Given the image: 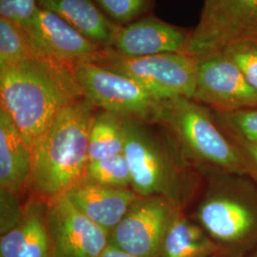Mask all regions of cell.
<instances>
[{
  "instance_id": "1",
  "label": "cell",
  "mask_w": 257,
  "mask_h": 257,
  "mask_svg": "<svg viewBox=\"0 0 257 257\" xmlns=\"http://www.w3.org/2000/svg\"><path fill=\"white\" fill-rule=\"evenodd\" d=\"M36 51L26 61L0 68V108L31 148L65 109L85 97L74 69Z\"/></svg>"
},
{
  "instance_id": "2",
  "label": "cell",
  "mask_w": 257,
  "mask_h": 257,
  "mask_svg": "<svg viewBox=\"0 0 257 257\" xmlns=\"http://www.w3.org/2000/svg\"><path fill=\"white\" fill-rule=\"evenodd\" d=\"M96 111L84 97L65 109L33 145L28 188L33 197L55 202L85 177L89 133Z\"/></svg>"
},
{
  "instance_id": "3",
  "label": "cell",
  "mask_w": 257,
  "mask_h": 257,
  "mask_svg": "<svg viewBox=\"0 0 257 257\" xmlns=\"http://www.w3.org/2000/svg\"><path fill=\"white\" fill-rule=\"evenodd\" d=\"M154 124L175 140L188 163L213 175H248L251 170L238 145L221 128L211 110L198 102L176 97L161 102Z\"/></svg>"
},
{
  "instance_id": "4",
  "label": "cell",
  "mask_w": 257,
  "mask_h": 257,
  "mask_svg": "<svg viewBox=\"0 0 257 257\" xmlns=\"http://www.w3.org/2000/svg\"><path fill=\"white\" fill-rule=\"evenodd\" d=\"M149 125L125 118L132 189L140 197H163L180 209L192 188L189 163L167 132L156 133Z\"/></svg>"
},
{
  "instance_id": "5",
  "label": "cell",
  "mask_w": 257,
  "mask_h": 257,
  "mask_svg": "<svg viewBox=\"0 0 257 257\" xmlns=\"http://www.w3.org/2000/svg\"><path fill=\"white\" fill-rule=\"evenodd\" d=\"M199 204L198 224L217 245L236 246L257 237V187L245 175H214Z\"/></svg>"
},
{
  "instance_id": "6",
  "label": "cell",
  "mask_w": 257,
  "mask_h": 257,
  "mask_svg": "<svg viewBox=\"0 0 257 257\" xmlns=\"http://www.w3.org/2000/svg\"><path fill=\"white\" fill-rule=\"evenodd\" d=\"M74 72L85 98L97 110L154 124L162 100L135 79L100 65H81Z\"/></svg>"
},
{
  "instance_id": "7",
  "label": "cell",
  "mask_w": 257,
  "mask_h": 257,
  "mask_svg": "<svg viewBox=\"0 0 257 257\" xmlns=\"http://www.w3.org/2000/svg\"><path fill=\"white\" fill-rule=\"evenodd\" d=\"M96 65L135 79L159 100L193 99L196 78L194 55L175 53L128 57L108 48L106 58Z\"/></svg>"
},
{
  "instance_id": "8",
  "label": "cell",
  "mask_w": 257,
  "mask_h": 257,
  "mask_svg": "<svg viewBox=\"0 0 257 257\" xmlns=\"http://www.w3.org/2000/svg\"><path fill=\"white\" fill-rule=\"evenodd\" d=\"M244 41H257V0H205L189 54L221 52Z\"/></svg>"
},
{
  "instance_id": "9",
  "label": "cell",
  "mask_w": 257,
  "mask_h": 257,
  "mask_svg": "<svg viewBox=\"0 0 257 257\" xmlns=\"http://www.w3.org/2000/svg\"><path fill=\"white\" fill-rule=\"evenodd\" d=\"M193 99L222 113L257 107L256 91L223 51L196 55Z\"/></svg>"
},
{
  "instance_id": "10",
  "label": "cell",
  "mask_w": 257,
  "mask_h": 257,
  "mask_svg": "<svg viewBox=\"0 0 257 257\" xmlns=\"http://www.w3.org/2000/svg\"><path fill=\"white\" fill-rule=\"evenodd\" d=\"M179 208L163 197H138L110 231L109 244L139 257H158L170 222Z\"/></svg>"
},
{
  "instance_id": "11",
  "label": "cell",
  "mask_w": 257,
  "mask_h": 257,
  "mask_svg": "<svg viewBox=\"0 0 257 257\" xmlns=\"http://www.w3.org/2000/svg\"><path fill=\"white\" fill-rule=\"evenodd\" d=\"M37 51L73 69L85 64H99L108 48L98 45L54 13L40 8L27 28Z\"/></svg>"
},
{
  "instance_id": "12",
  "label": "cell",
  "mask_w": 257,
  "mask_h": 257,
  "mask_svg": "<svg viewBox=\"0 0 257 257\" xmlns=\"http://www.w3.org/2000/svg\"><path fill=\"white\" fill-rule=\"evenodd\" d=\"M52 257H101L109 232L89 219L65 194L49 204Z\"/></svg>"
},
{
  "instance_id": "13",
  "label": "cell",
  "mask_w": 257,
  "mask_h": 257,
  "mask_svg": "<svg viewBox=\"0 0 257 257\" xmlns=\"http://www.w3.org/2000/svg\"><path fill=\"white\" fill-rule=\"evenodd\" d=\"M190 37L191 31L167 23L152 14L127 25H118L110 48L128 57L189 54Z\"/></svg>"
},
{
  "instance_id": "14",
  "label": "cell",
  "mask_w": 257,
  "mask_h": 257,
  "mask_svg": "<svg viewBox=\"0 0 257 257\" xmlns=\"http://www.w3.org/2000/svg\"><path fill=\"white\" fill-rule=\"evenodd\" d=\"M66 195L76 209L108 231L109 235L139 197L131 188L107 187L85 177Z\"/></svg>"
},
{
  "instance_id": "15",
  "label": "cell",
  "mask_w": 257,
  "mask_h": 257,
  "mask_svg": "<svg viewBox=\"0 0 257 257\" xmlns=\"http://www.w3.org/2000/svg\"><path fill=\"white\" fill-rule=\"evenodd\" d=\"M48 211V203L33 197L19 225L1 234L0 257H52Z\"/></svg>"
},
{
  "instance_id": "16",
  "label": "cell",
  "mask_w": 257,
  "mask_h": 257,
  "mask_svg": "<svg viewBox=\"0 0 257 257\" xmlns=\"http://www.w3.org/2000/svg\"><path fill=\"white\" fill-rule=\"evenodd\" d=\"M33 172V153L8 112L0 108V190L21 195Z\"/></svg>"
},
{
  "instance_id": "17",
  "label": "cell",
  "mask_w": 257,
  "mask_h": 257,
  "mask_svg": "<svg viewBox=\"0 0 257 257\" xmlns=\"http://www.w3.org/2000/svg\"><path fill=\"white\" fill-rule=\"evenodd\" d=\"M40 8L65 20L94 43L110 48L116 28L94 0H38Z\"/></svg>"
},
{
  "instance_id": "18",
  "label": "cell",
  "mask_w": 257,
  "mask_h": 257,
  "mask_svg": "<svg viewBox=\"0 0 257 257\" xmlns=\"http://www.w3.org/2000/svg\"><path fill=\"white\" fill-rule=\"evenodd\" d=\"M218 245L199 224L177 209L166 230L158 257H204L214 254Z\"/></svg>"
},
{
  "instance_id": "19",
  "label": "cell",
  "mask_w": 257,
  "mask_h": 257,
  "mask_svg": "<svg viewBox=\"0 0 257 257\" xmlns=\"http://www.w3.org/2000/svg\"><path fill=\"white\" fill-rule=\"evenodd\" d=\"M125 144V118L97 110L89 133V162L124 154Z\"/></svg>"
},
{
  "instance_id": "20",
  "label": "cell",
  "mask_w": 257,
  "mask_h": 257,
  "mask_svg": "<svg viewBox=\"0 0 257 257\" xmlns=\"http://www.w3.org/2000/svg\"><path fill=\"white\" fill-rule=\"evenodd\" d=\"M37 54L24 28L0 18V68L19 64Z\"/></svg>"
},
{
  "instance_id": "21",
  "label": "cell",
  "mask_w": 257,
  "mask_h": 257,
  "mask_svg": "<svg viewBox=\"0 0 257 257\" xmlns=\"http://www.w3.org/2000/svg\"><path fill=\"white\" fill-rule=\"evenodd\" d=\"M85 178L107 187L132 189V174L124 154L89 162Z\"/></svg>"
},
{
  "instance_id": "22",
  "label": "cell",
  "mask_w": 257,
  "mask_h": 257,
  "mask_svg": "<svg viewBox=\"0 0 257 257\" xmlns=\"http://www.w3.org/2000/svg\"><path fill=\"white\" fill-rule=\"evenodd\" d=\"M211 112L231 139L257 144V107L227 113Z\"/></svg>"
},
{
  "instance_id": "23",
  "label": "cell",
  "mask_w": 257,
  "mask_h": 257,
  "mask_svg": "<svg viewBox=\"0 0 257 257\" xmlns=\"http://www.w3.org/2000/svg\"><path fill=\"white\" fill-rule=\"evenodd\" d=\"M104 15L116 25L124 26L152 15L156 0H94Z\"/></svg>"
},
{
  "instance_id": "24",
  "label": "cell",
  "mask_w": 257,
  "mask_h": 257,
  "mask_svg": "<svg viewBox=\"0 0 257 257\" xmlns=\"http://www.w3.org/2000/svg\"><path fill=\"white\" fill-rule=\"evenodd\" d=\"M257 92V41L239 42L224 50Z\"/></svg>"
},
{
  "instance_id": "25",
  "label": "cell",
  "mask_w": 257,
  "mask_h": 257,
  "mask_svg": "<svg viewBox=\"0 0 257 257\" xmlns=\"http://www.w3.org/2000/svg\"><path fill=\"white\" fill-rule=\"evenodd\" d=\"M39 9L38 0H0V17L27 28Z\"/></svg>"
},
{
  "instance_id": "26",
  "label": "cell",
  "mask_w": 257,
  "mask_h": 257,
  "mask_svg": "<svg viewBox=\"0 0 257 257\" xmlns=\"http://www.w3.org/2000/svg\"><path fill=\"white\" fill-rule=\"evenodd\" d=\"M0 233L3 234L22 220L25 206L20 204V195L0 190Z\"/></svg>"
},
{
  "instance_id": "27",
  "label": "cell",
  "mask_w": 257,
  "mask_h": 257,
  "mask_svg": "<svg viewBox=\"0 0 257 257\" xmlns=\"http://www.w3.org/2000/svg\"><path fill=\"white\" fill-rule=\"evenodd\" d=\"M240 148L241 152L248 160V164L251 170V174L254 173L257 175V144H251L241 140L232 139Z\"/></svg>"
},
{
  "instance_id": "28",
  "label": "cell",
  "mask_w": 257,
  "mask_h": 257,
  "mask_svg": "<svg viewBox=\"0 0 257 257\" xmlns=\"http://www.w3.org/2000/svg\"><path fill=\"white\" fill-rule=\"evenodd\" d=\"M101 257H139L134 254H131L127 251H124L119 248H114L109 244V246L104 250Z\"/></svg>"
},
{
  "instance_id": "29",
  "label": "cell",
  "mask_w": 257,
  "mask_h": 257,
  "mask_svg": "<svg viewBox=\"0 0 257 257\" xmlns=\"http://www.w3.org/2000/svg\"><path fill=\"white\" fill-rule=\"evenodd\" d=\"M204 257H220V256H218V255H215V254H211V255H207V256H204Z\"/></svg>"
},
{
  "instance_id": "30",
  "label": "cell",
  "mask_w": 257,
  "mask_h": 257,
  "mask_svg": "<svg viewBox=\"0 0 257 257\" xmlns=\"http://www.w3.org/2000/svg\"><path fill=\"white\" fill-rule=\"evenodd\" d=\"M254 257H257V254H256V255H255V256H254Z\"/></svg>"
}]
</instances>
